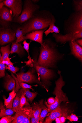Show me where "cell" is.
<instances>
[{
	"instance_id": "cell-1",
	"label": "cell",
	"mask_w": 82,
	"mask_h": 123,
	"mask_svg": "<svg viewBox=\"0 0 82 123\" xmlns=\"http://www.w3.org/2000/svg\"><path fill=\"white\" fill-rule=\"evenodd\" d=\"M41 45L38 64L46 68H55L57 62L63 58L64 55L58 51L56 44L50 39L44 40Z\"/></svg>"
},
{
	"instance_id": "cell-2",
	"label": "cell",
	"mask_w": 82,
	"mask_h": 123,
	"mask_svg": "<svg viewBox=\"0 0 82 123\" xmlns=\"http://www.w3.org/2000/svg\"><path fill=\"white\" fill-rule=\"evenodd\" d=\"M39 11L21 26L25 35L33 31L44 29L49 26L53 16L52 13L48 10Z\"/></svg>"
},
{
	"instance_id": "cell-3",
	"label": "cell",
	"mask_w": 82,
	"mask_h": 123,
	"mask_svg": "<svg viewBox=\"0 0 82 123\" xmlns=\"http://www.w3.org/2000/svg\"><path fill=\"white\" fill-rule=\"evenodd\" d=\"M61 71L58 70V73L60 75V77L57 80L55 81L56 86L53 94L56 96L55 102L51 105L48 104L45 102V104L47 106L49 112L51 111L60 106L61 103L69 102V100L66 94L62 90L63 87L65 84V82L63 80V78L61 74Z\"/></svg>"
},
{
	"instance_id": "cell-4",
	"label": "cell",
	"mask_w": 82,
	"mask_h": 123,
	"mask_svg": "<svg viewBox=\"0 0 82 123\" xmlns=\"http://www.w3.org/2000/svg\"><path fill=\"white\" fill-rule=\"evenodd\" d=\"M63 30L66 34L82 31V12L72 13L64 22Z\"/></svg>"
},
{
	"instance_id": "cell-5",
	"label": "cell",
	"mask_w": 82,
	"mask_h": 123,
	"mask_svg": "<svg viewBox=\"0 0 82 123\" xmlns=\"http://www.w3.org/2000/svg\"><path fill=\"white\" fill-rule=\"evenodd\" d=\"M40 8L39 6L33 3L31 0L24 1L21 14L18 17L14 18L13 22L23 24L32 18Z\"/></svg>"
},
{
	"instance_id": "cell-6",
	"label": "cell",
	"mask_w": 82,
	"mask_h": 123,
	"mask_svg": "<svg viewBox=\"0 0 82 123\" xmlns=\"http://www.w3.org/2000/svg\"><path fill=\"white\" fill-rule=\"evenodd\" d=\"M32 72L30 70L26 73L22 72L17 74V77L15 78L16 87L15 89L16 93L21 88L19 84L20 82H25L29 84L38 83L46 89L42 83L40 82L36 76L33 74Z\"/></svg>"
},
{
	"instance_id": "cell-7",
	"label": "cell",
	"mask_w": 82,
	"mask_h": 123,
	"mask_svg": "<svg viewBox=\"0 0 82 123\" xmlns=\"http://www.w3.org/2000/svg\"><path fill=\"white\" fill-rule=\"evenodd\" d=\"M32 62L34 68L40 75L42 83L44 85L45 87V85H50V80L54 76L53 71L39 65L36 61Z\"/></svg>"
},
{
	"instance_id": "cell-8",
	"label": "cell",
	"mask_w": 82,
	"mask_h": 123,
	"mask_svg": "<svg viewBox=\"0 0 82 123\" xmlns=\"http://www.w3.org/2000/svg\"><path fill=\"white\" fill-rule=\"evenodd\" d=\"M4 6L6 7L11 10L13 17H17L21 13L23 2L21 0H5L0 4V8Z\"/></svg>"
},
{
	"instance_id": "cell-9",
	"label": "cell",
	"mask_w": 82,
	"mask_h": 123,
	"mask_svg": "<svg viewBox=\"0 0 82 123\" xmlns=\"http://www.w3.org/2000/svg\"><path fill=\"white\" fill-rule=\"evenodd\" d=\"M15 31L0 25V45L13 42L16 39Z\"/></svg>"
},
{
	"instance_id": "cell-10",
	"label": "cell",
	"mask_w": 82,
	"mask_h": 123,
	"mask_svg": "<svg viewBox=\"0 0 82 123\" xmlns=\"http://www.w3.org/2000/svg\"><path fill=\"white\" fill-rule=\"evenodd\" d=\"M53 37L55 38L57 43L64 44L68 42L76 41L78 39L82 38V31L77 33L65 35H63L60 33L56 34L54 33Z\"/></svg>"
},
{
	"instance_id": "cell-11",
	"label": "cell",
	"mask_w": 82,
	"mask_h": 123,
	"mask_svg": "<svg viewBox=\"0 0 82 123\" xmlns=\"http://www.w3.org/2000/svg\"><path fill=\"white\" fill-rule=\"evenodd\" d=\"M13 13L11 10L5 6L0 8V25L9 27L10 22L13 20Z\"/></svg>"
},
{
	"instance_id": "cell-12",
	"label": "cell",
	"mask_w": 82,
	"mask_h": 123,
	"mask_svg": "<svg viewBox=\"0 0 82 123\" xmlns=\"http://www.w3.org/2000/svg\"><path fill=\"white\" fill-rule=\"evenodd\" d=\"M47 28L43 30L33 31L27 33L25 36L23 37L22 41L29 39L32 41H33L39 43L41 44L43 43V33Z\"/></svg>"
},
{
	"instance_id": "cell-13",
	"label": "cell",
	"mask_w": 82,
	"mask_h": 123,
	"mask_svg": "<svg viewBox=\"0 0 82 123\" xmlns=\"http://www.w3.org/2000/svg\"><path fill=\"white\" fill-rule=\"evenodd\" d=\"M70 50V54L78 59L80 61L82 62V47L79 45L76 41L69 42Z\"/></svg>"
},
{
	"instance_id": "cell-14",
	"label": "cell",
	"mask_w": 82,
	"mask_h": 123,
	"mask_svg": "<svg viewBox=\"0 0 82 123\" xmlns=\"http://www.w3.org/2000/svg\"><path fill=\"white\" fill-rule=\"evenodd\" d=\"M63 111L60 106L51 112L50 115L47 117L44 123H51L57 118L62 116Z\"/></svg>"
},
{
	"instance_id": "cell-15",
	"label": "cell",
	"mask_w": 82,
	"mask_h": 123,
	"mask_svg": "<svg viewBox=\"0 0 82 123\" xmlns=\"http://www.w3.org/2000/svg\"><path fill=\"white\" fill-rule=\"evenodd\" d=\"M30 107L26 106L22 109L16 112L15 114L13 117V120L12 123H22L27 111Z\"/></svg>"
},
{
	"instance_id": "cell-16",
	"label": "cell",
	"mask_w": 82,
	"mask_h": 123,
	"mask_svg": "<svg viewBox=\"0 0 82 123\" xmlns=\"http://www.w3.org/2000/svg\"><path fill=\"white\" fill-rule=\"evenodd\" d=\"M5 79L4 86L7 91H13L15 89L16 82L14 78L6 73Z\"/></svg>"
},
{
	"instance_id": "cell-17",
	"label": "cell",
	"mask_w": 82,
	"mask_h": 123,
	"mask_svg": "<svg viewBox=\"0 0 82 123\" xmlns=\"http://www.w3.org/2000/svg\"><path fill=\"white\" fill-rule=\"evenodd\" d=\"M25 52V49L21 43L16 42H13L12 43L10 54L16 53L19 55H21Z\"/></svg>"
},
{
	"instance_id": "cell-18",
	"label": "cell",
	"mask_w": 82,
	"mask_h": 123,
	"mask_svg": "<svg viewBox=\"0 0 82 123\" xmlns=\"http://www.w3.org/2000/svg\"><path fill=\"white\" fill-rule=\"evenodd\" d=\"M15 92V89H14L9 93V96L7 98H6L5 96H3V98L4 100V105L6 106V109L13 108L14 99L17 95V93Z\"/></svg>"
},
{
	"instance_id": "cell-19",
	"label": "cell",
	"mask_w": 82,
	"mask_h": 123,
	"mask_svg": "<svg viewBox=\"0 0 82 123\" xmlns=\"http://www.w3.org/2000/svg\"><path fill=\"white\" fill-rule=\"evenodd\" d=\"M56 20L54 16L53 15L51 21L50 25L49 28L48 29L45 31L44 33L46 37L50 33H55L56 34L59 33L60 31L59 28L54 25Z\"/></svg>"
},
{
	"instance_id": "cell-20",
	"label": "cell",
	"mask_w": 82,
	"mask_h": 123,
	"mask_svg": "<svg viewBox=\"0 0 82 123\" xmlns=\"http://www.w3.org/2000/svg\"><path fill=\"white\" fill-rule=\"evenodd\" d=\"M2 103L0 102V118L3 117L12 115L15 113L13 108H9L6 109L4 107Z\"/></svg>"
},
{
	"instance_id": "cell-21",
	"label": "cell",
	"mask_w": 82,
	"mask_h": 123,
	"mask_svg": "<svg viewBox=\"0 0 82 123\" xmlns=\"http://www.w3.org/2000/svg\"><path fill=\"white\" fill-rule=\"evenodd\" d=\"M35 118L39 121V117L42 110V108L39 103H34L33 104L31 108Z\"/></svg>"
},
{
	"instance_id": "cell-22",
	"label": "cell",
	"mask_w": 82,
	"mask_h": 123,
	"mask_svg": "<svg viewBox=\"0 0 82 123\" xmlns=\"http://www.w3.org/2000/svg\"><path fill=\"white\" fill-rule=\"evenodd\" d=\"M10 43L6 46L1 47L0 51L2 53V56L0 60V63H1L6 59L9 58V55L10 54Z\"/></svg>"
},
{
	"instance_id": "cell-23",
	"label": "cell",
	"mask_w": 82,
	"mask_h": 123,
	"mask_svg": "<svg viewBox=\"0 0 82 123\" xmlns=\"http://www.w3.org/2000/svg\"><path fill=\"white\" fill-rule=\"evenodd\" d=\"M18 92L24 93L31 102H32V100L36 97L37 94V93L31 92L29 89L22 88Z\"/></svg>"
},
{
	"instance_id": "cell-24",
	"label": "cell",
	"mask_w": 82,
	"mask_h": 123,
	"mask_svg": "<svg viewBox=\"0 0 82 123\" xmlns=\"http://www.w3.org/2000/svg\"><path fill=\"white\" fill-rule=\"evenodd\" d=\"M43 102V100H42L39 103L41 106L42 110L39 117V123H43L45 117L49 112L48 108L44 105Z\"/></svg>"
},
{
	"instance_id": "cell-25",
	"label": "cell",
	"mask_w": 82,
	"mask_h": 123,
	"mask_svg": "<svg viewBox=\"0 0 82 123\" xmlns=\"http://www.w3.org/2000/svg\"><path fill=\"white\" fill-rule=\"evenodd\" d=\"M73 7L75 12H82V0H73Z\"/></svg>"
},
{
	"instance_id": "cell-26",
	"label": "cell",
	"mask_w": 82,
	"mask_h": 123,
	"mask_svg": "<svg viewBox=\"0 0 82 123\" xmlns=\"http://www.w3.org/2000/svg\"><path fill=\"white\" fill-rule=\"evenodd\" d=\"M13 108L15 112L22 109L20 106V98L18 96L14 98L13 105Z\"/></svg>"
},
{
	"instance_id": "cell-27",
	"label": "cell",
	"mask_w": 82,
	"mask_h": 123,
	"mask_svg": "<svg viewBox=\"0 0 82 123\" xmlns=\"http://www.w3.org/2000/svg\"><path fill=\"white\" fill-rule=\"evenodd\" d=\"M17 92L16 95L20 98V106L21 108H22L25 105L29 106V104L27 102L25 94L23 93Z\"/></svg>"
},
{
	"instance_id": "cell-28",
	"label": "cell",
	"mask_w": 82,
	"mask_h": 123,
	"mask_svg": "<svg viewBox=\"0 0 82 123\" xmlns=\"http://www.w3.org/2000/svg\"><path fill=\"white\" fill-rule=\"evenodd\" d=\"M24 35V33L21 29V27H19L15 31V36L17 38L16 41L19 43L22 42L23 37Z\"/></svg>"
},
{
	"instance_id": "cell-29",
	"label": "cell",
	"mask_w": 82,
	"mask_h": 123,
	"mask_svg": "<svg viewBox=\"0 0 82 123\" xmlns=\"http://www.w3.org/2000/svg\"><path fill=\"white\" fill-rule=\"evenodd\" d=\"M32 41H31L29 43H28L26 40H25L23 41V48H24L25 49L27 52L29 56L28 57V58L29 59V61H30L31 62H32V60L31 58L30 55L29 53V48L30 46V43Z\"/></svg>"
},
{
	"instance_id": "cell-30",
	"label": "cell",
	"mask_w": 82,
	"mask_h": 123,
	"mask_svg": "<svg viewBox=\"0 0 82 123\" xmlns=\"http://www.w3.org/2000/svg\"><path fill=\"white\" fill-rule=\"evenodd\" d=\"M31 108L30 107L27 111L22 123H30L31 122L30 112Z\"/></svg>"
},
{
	"instance_id": "cell-31",
	"label": "cell",
	"mask_w": 82,
	"mask_h": 123,
	"mask_svg": "<svg viewBox=\"0 0 82 123\" xmlns=\"http://www.w3.org/2000/svg\"><path fill=\"white\" fill-rule=\"evenodd\" d=\"M13 120V118L11 115L7 116L2 117L0 120V123H11Z\"/></svg>"
},
{
	"instance_id": "cell-32",
	"label": "cell",
	"mask_w": 82,
	"mask_h": 123,
	"mask_svg": "<svg viewBox=\"0 0 82 123\" xmlns=\"http://www.w3.org/2000/svg\"><path fill=\"white\" fill-rule=\"evenodd\" d=\"M14 64H11L9 66H6V69L9 70L13 73L16 74V73L19 70V69L17 67L14 66Z\"/></svg>"
},
{
	"instance_id": "cell-33",
	"label": "cell",
	"mask_w": 82,
	"mask_h": 123,
	"mask_svg": "<svg viewBox=\"0 0 82 123\" xmlns=\"http://www.w3.org/2000/svg\"><path fill=\"white\" fill-rule=\"evenodd\" d=\"M6 69L5 64L2 63H0V78L5 76V72Z\"/></svg>"
},
{
	"instance_id": "cell-34",
	"label": "cell",
	"mask_w": 82,
	"mask_h": 123,
	"mask_svg": "<svg viewBox=\"0 0 82 123\" xmlns=\"http://www.w3.org/2000/svg\"><path fill=\"white\" fill-rule=\"evenodd\" d=\"M19 85L20 87L23 89H32L33 91H34V89L32 88L33 86H37V85L31 86L26 83L23 82H20L19 83Z\"/></svg>"
},
{
	"instance_id": "cell-35",
	"label": "cell",
	"mask_w": 82,
	"mask_h": 123,
	"mask_svg": "<svg viewBox=\"0 0 82 123\" xmlns=\"http://www.w3.org/2000/svg\"><path fill=\"white\" fill-rule=\"evenodd\" d=\"M67 118L71 122L77 121L78 119V118L76 115L73 114L68 116Z\"/></svg>"
},
{
	"instance_id": "cell-36",
	"label": "cell",
	"mask_w": 82,
	"mask_h": 123,
	"mask_svg": "<svg viewBox=\"0 0 82 123\" xmlns=\"http://www.w3.org/2000/svg\"><path fill=\"white\" fill-rule=\"evenodd\" d=\"M30 117L31 119L32 123H39V121H38L34 117L33 115V111L31 108L30 112Z\"/></svg>"
},
{
	"instance_id": "cell-37",
	"label": "cell",
	"mask_w": 82,
	"mask_h": 123,
	"mask_svg": "<svg viewBox=\"0 0 82 123\" xmlns=\"http://www.w3.org/2000/svg\"><path fill=\"white\" fill-rule=\"evenodd\" d=\"M66 118L64 117H58L55 120L56 123H64L65 121Z\"/></svg>"
},
{
	"instance_id": "cell-38",
	"label": "cell",
	"mask_w": 82,
	"mask_h": 123,
	"mask_svg": "<svg viewBox=\"0 0 82 123\" xmlns=\"http://www.w3.org/2000/svg\"><path fill=\"white\" fill-rule=\"evenodd\" d=\"M55 99L51 97L48 100V103L49 105H51L54 104L55 102Z\"/></svg>"
},
{
	"instance_id": "cell-39",
	"label": "cell",
	"mask_w": 82,
	"mask_h": 123,
	"mask_svg": "<svg viewBox=\"0 0 82 123\" xmlns=\"http://www.w3.org/2000/svg\"><path fill=\"white\" fill-rule=\"evenodd\" d=\"M4 61L5 62V64L7 66H9L11 64H14V63L11 62L9 58L6 59Z\"/></svg>"
},
{
	"instance_id": "cell-40",
	"label": "cell",
	"mask_w": 82,
	"mask_h": 123,
	"mask_svg": "<svg viewBox=\"0 0 82 123\" xmlns=\"http://www.w3.org/2000/svg\"><path fill=\"white\" fill-rule=\"evenodd\" d=\"M77 43L79 46L82 47V38L78 39L76 41Z\"/></svg>"
},
{
	"instance_id": "cell-41",
	"label": "cell",
	"mask_w": 82,
	"mask_h": 123,
	"mask_svg": "<svg viewBox=\"0 0 82 123\" xmlns=\"http://www.w3.org/2000/svg\"><path fill=\"white\" fill-rule=\"evenodd\" d=\"M32 1L33 3L35 4L38 3L40 1L39 0H32Z\"/></svg>"
},
{
	"instance_id": "cell-42",
	"label": "cell",
	"mask_w": 82,
	"mask_h": 123,
	"mask_svg": "<svg viewBox=\"0 0 82 123\" xmlns=\"http://www.w3.org/2000/svg\"><path fill=\"white\" fill-rule=\"evenodd\" d=\"M3 1V0H0V4L2 3Z\"/></svg>"
},
{
	"instance_id": "cell-43",
	"label": "cell",
	"mask_w": 82,
	"mask_h": 123,
	"mask_svg": "<svg viewBox=\"0 0 82 123\" xmlns=\"http://www.w3.org/2000/svg\"><path fill=\"white\" fill-rule=\"evenodd\" d=\"M1 51H0V59L1 57Z\"/></svg>"
},
{
	"instance_id": "cell-44",
	"label": "cell",
	"mask_w": 82,
	"mask_h": 123,
	"mask_svg": "<svg viewBox=\"0 0 82 123\" xmlns=\"http://www.w3.org/2000/svg\"><path fill=\"white\" fill-rule=\"evenodd\" d=\"M0 111H1V110L0 109Z\"/></svg>"
}]
</instances>
